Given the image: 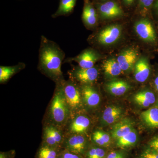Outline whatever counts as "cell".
<instances>
[{
	"instance_id": "cell-1",
	"label": "cell",
	"mask_w": 158,
	"mask_h": 158,
	"mask_svg": "<svg viewBox=\"0 0 158 158\" xmlns=\"http://www.w3.org/2000/svg\"><path fill=\"white\" fill-rule=\"evenodd\" d=\"M65 57V52L59 44L43 35L41 36L37 68L56 84L65 81L61 69Z\"/></svg>"
},
{
	"instance_id": "cell-2",
	"label": "cell",
	"mask_w": 158,
	"mask_h": 158,
	"mask_svg": "<svg viewBox=\"0 0 158 158\" xmlns=\"http://www.w3.org/2000/svg\"><path fill=\"white\" fill-rule=\"evenodd\" d=\"M65 81L56 84L49 113L51 123L61 128L67 124L72 113L64 94L63 83Z\"/></svg>"
},
{
	"instance_id": "cell-3",
	"label": "cell",
	"mask_w": 158,
	"mask_h": 158,
	"mask_svg": "<svg viewBox=\"0 0 158 158\" xmlns=\"http://www.w3.org/2000/svg\"><path fill=\"white\" fill-rule=\"evenodd\" d=\"M122 27L119 25H111L99 30L90 37L93 44L102 46L113 45L120 39Z\"/></svg>"
},
{
	"instance_id": "cell-4",
	"label": "cell",
	"mask_w": 158,
	"mask_h": 158,
	"mask_svg": "<svg viewBox=\"0 0 158 158\" xmlns=\"http://www.w3.org/2000/svg\"><path fill=\"white\" fill-rule=\"evenodd\" d=\"M93 3L98 13L99 19H116L126 15L124 9L118 0H109L104 2Z\"/></svg>"
},
{
	"instance_id": "cell-5",
	"label": "cell",
	"mask_w": 158,
	"mask_h": 158,
	"mask_svg": "<svg viewBox=\"0 0 158 158\" xmlns=\"http://www.w3.org/2000/svg\"><path fill=\"white\" fill-rule=\"evenodd\" d=\"M70 80L81 85H92L98 77V69L95 67L85 69L75 66L68 72Z\"/></svg>"
},
{
	"instance_id": "cell-6",
	"label": "cell",
	"mask_w": 158,
	"mask_h": 158,
	"mask_svg": "<svg viewBox=\"0 0 158 158\" xmlns=\"http://www.w3.org/2000/svg\"><path fill=\"white\" fill-rule=\"evenodd\" d=\"M63 89L65 99L71 112L78 110L83 104L80 87L77 86L75 82L69 79L63 83Z\"/></svg>"
},
{
	"instance_id": "cell-7",
	"label": "cell",
	"mask_w": 158,
	"mask_h": 158,
	"mask_svg": "<svg viewBox=\"0 0 158 158\" xmlns=\"http://www.w3.org/2000/svg\"><path fill=\"white\" fill-rule=\"evenodd\" d=\"M134 29L138 37L144 42L151 44L156 43L157 37L155 30L148 19L144 17L137 21Z\"/></svg>"
},
{
	"instance_id": "cell-8",
	"label": "cell",
	"mask_w": 158,
	"mask_h": 158,
	"mask_svg": "<svg viewBox=\"0 0 158 158\" xmlns=\"http://www.w3.org/2000/svg\"><path fill=\"white\" fill-rule=\"evenodd\" d=\"M101 58L98 52L92 48H88L83 51L77 56L65 59L63 63L76 62L78 66L82 68H91L94 67L97 62Z\"/></svg>"
},
{
	"instance_id": "cell-9",
	"label": "cell",
	"mask_w": 158,
	"mask_h": 158,
	"mask_svg": "<svg viewBox=\"0 0 158 158\" xmlns=\"http://www.w3.org/2000/svg\"><path fill=\"white\" fill-rule=\"evenodd\" d=\"M90 146L83 135H69L65 137L62 148L84 156Z\"/></svg>"
},
{
	"instance_id": "cell-10",
	"label": "cell",
	"mask_w": 158,
	"mask_h": 158,
	"mask_svg": "<svg viewBox=\"0 0 158 158\" xmlns=\"http://www.w3.org/2000/svg\"><path fill=\"white\" fill-rule=\"evenodd\" d=\"M65 138L61 127L51 123L44 129L42 143L51 147L62 148Z\"/></svg>"
},
{
	"instance_id": "cell-11",
	"label": "cell",
	"mask_w": 158,
	"mask_h": 158,
	"mask_svg": "<svg viewBox=\"0 0 158 158\" xmlns=\"http://www.w3.org/2000/svg\"><path fill=\"white\" fill-rule=\"evenodd\" d=\"M82 19L87 28L94 29L98 25L99 20L98 13L94 4L90 0H84Z\"/></svg>"
},
{
	"instance_id": "cell-12",
	"label": "cell",
	"mask_w": 158,
	"mask_h": 158,
	"mask_svg": "<svg viewBox=\"0 0 158 158\" xmlns=\"http://www.w3.org/2000/svg\"><path fill=\"white\" fill-rule=\"evenodd\" d=\"M82 102L86 106L94 108L100 102V96L92 85H81L80 87Z\"/></svg>"
},
{
	"instance_id": "cell-13",
	"label": "cell",
	"mask_w": 158,
	"mask_h": 158,
	"mask_svg": "<svg viewBox=\"0 0 158 158\" xmlns=\"http://www.w3.org/2000/svg\"><path fill=\"white\" fill-rule=\"evenodd\" d=\"M139 52L135 48H129L122 52L117 61L123 71H130L134 68L138 60Z\"/></svg>"
},
{
	"instance_id": "cell-14",
	"label": "cell",
	"mask_w": 158,
	"mask_h": 158,
	"mask_svg": "<svg viewBox=\"0 0 158 158\" xmlns=\"http://www.w3.org/2000/svg\"><path fill=\"white\" fill-rule=\"evenodd\" d=\"M90 125V120L88 116L77 115L71 121L69 132L71 135H83L87 132Z\"/></svg>"
},
{
	"instance_id": "cell-15",
	"label": "cell",
	"mask_w": 158,
	"mask_h": 158,
	"mask_svg": "<svg viewBox=\"0 0 158 158\" xmlns=\"http://www.w3.org/2000/svg\"><path fill=\"white\" fill-rule=\"evenodd\" d=\"M150 66L148 60L145 57L138 59L134 66V77L137 81H146L150 74Z\"/></svg>"
},
{
	"instance_id": "cell-16",
	"label": "cell",
	"mask_w": 158,
	"mask_h": 158,
	"mask_svg": "<svg viewBox=\"0 0 158 158\" xmlns=\"http://www.w3.org/2000/svg\"><path fill=\"white\" fill-rule=\"evenodd\" d=\"M134 123L128 118L119 120L113 125L111 130V135L113 139L117 140L134 130Z\"/></svg>"
},
{
	"instance_id": "cell-17",
	"label": "cell",
	"mask_w": 158,
	"mask_h": 158,
	"mask_svg": "<svg viewBox=\"0 0 158 158\" xmlns=\"http://www.w3.org/2000/svg\"><path fill=\"white\" fill-rule=\"evenodd\" d=\"M123 112L119 107L111 106L106 108L102 113L101 118V123L107 126L115 124L122 116Z\"/></svg>"
},
{
	"instance_id": "cell-18",
	"label": "cell",
	"mask_w": 158,
	"mask_h": 158,
	"mask_svg": "<svg viewBox=\"0 0 158 158\" xmlns=\"http://www.w3.org/2000/svg\"><path fill=\"white\" fill-rule=\"evenodd\" d=\"M128 82L122 80H114L108 82L105 85L106 90L115 96H122L131 89Z\"/></svg>"
},
{
	"instance_id": "cell-19",
	"label": "cell",
	"mask_w": 158,
	"mask_h": 158,
	"mask_svg": "<svg viewBox=\"0 0 158 158\" xmlns=\"http://www.w3.org/2000/svg\"><path fill=\"white\" fill-rule=\"evenodd\" d=\"M26 64L23 62H19L12 66H0V83L5 84L13 76L25 68Z\"/></svg>"
},
{
	"instance_id": "cell-20",
	"label": "cell",
	"mask_w": 158,
	"mask_h": 158,
	"mask_svg": "<svg viewBox=\"0 0 158 158\" xmlns=\"http://www.w3.org/2000/svg\"><path fill=\"white\" fill-rule=\"evenodd\" d=\"M134 100L138 106L147 108L154 105L156 102L155 94L149 90H144L136 93L134 97Z\"/></svg>"
},
{
	"instance_id": "cell-21",
	"label": "cell",
	"mask_w": 158,
	"mask_h": 158,
	"mask_svg": "<svg viewBox=\"0 0 158 158\" xmlns=\"http://www.w3.org/2000/svg\"><path fill=\"white\" fill-rule=\"evenodd\" d=\"M141 119L151 128H158V108L153 107L141 113Z\"/></svg>"
},
{
	"instance_id": "cell-22",
	"label": "cell",
	"mask_w": 158,
	"mask_h": 158,
	"mask_svg": "<svg viewBox=\"0 0 158 158\" xmlns=\"http://www.w3.org/2000/svg\"><path fill=\"white\" fill-rule=\"evenodd\" d=\"M77 0H60L57 11L52 15L53 18L60 16H68L73 12Z\"/></svg>"
},
{
	"instance_id": "cell-23",
	"label": "cell",
	"mask_w": 158,
	"mask_h": 158,
	"mask_svg": "<svg viewBox=\"0 0 158 158\" xmlns=\"http://www.w3.org/2000/svg\"><path fill=\"white\" fill-rule=\"evenodd\" d=\"M102 68L105 75L108 77H116L121 74V67L117 59H110L104 61L102 64Z\"/></svg>"
},
{
	"instance_id": "cell-24",
	"label": "cell",
	"mask_w": 158,
	"mask_h": 158,
	"mask_svg": "<svg viewBox=\"0 0 158 158\" xmlns=\"http://www.w3.org/2000/svg\"><path fill=\"white\" fill-rule=\"evenodd\" d=\"M138 139V135L134 129L127 135L116 140V145L121 149H128L135 146Z\"/></svg>"
},
{
	"instance_id": "cell-25",
	"label": "cell",
	"mask_w": 158,
	"mask_h": 158,
	"mask_svg": "<svg viewBox=\"0 0 158 158\" xmlns=\"http://www.w3.org/2000/svg\"><path fill=\"white\" fill-rule=\"evenodd\" d=\"M62 149L42 143L37 150L35 158H59Z\"/></svg>"
},
{
	"instance_id": "cell-26",
	"label": "cell",
	"mask_w": 158,
	"mask_h": 158,
	"mask_svg": "<svg viewBox=\"0 0 158 158\" xmlns=\"http://www.w3.org/2000/svg\"><path fill=\"white\" fill-rule=\"evenodd\" d=\"M91 141L94 145L102 148L109 147L111 144L110 136L101 130H97L91 136Z\"/></svg>"
},
{
	"instance_id": "cell-27",
	"label": "cell",
	"mask_w": 158,
	"mask_h": 158,
	"mask_svg": "<svg viewBox=\"0 0 158 158\" xmlns=\"http://www.w3.org/2000/svg\"><path fill=\"white\" fill-rule=\"evenodd\" d=\"M156 0H138L135 8L136 13L145 16L150 14Z\"/></svg>"
},
{
	"instance_id": "cell-28",
	"label": "cell",
	"mask_w": 158,
	"mask_h": 158,
	"mask_svg": "<svg viewBox=\"0 0 158 158\" xmlns=\"http://www.w3.org/2000/svg\"><path fill=\"white\" fill-rule=\"evenodd\" d=\"M106 152L104 148L94 145L90 146L84 155V158H106Z\"/></svg>"
},
{
	"instance_id": "cell-29",
	"label": "cell",
	"mask_w": 158,
	"mask_h": 158,
	"mask_svg": "<svg viewBox=\"0 0 158 158\" xmlns=\"http://www.w3.org/2000/svg\"><path fill=\"white\" fill-rule=\"evenodd\" d=\"M59 158H84V157L81 155L62 148L60 152Z\"/></svg>"
},
{
	"instance_id": "cell-30",
	"label": "cell",
	"mask_w": 158,
	"mask_h": 158,
	"mask_svg": "<svg viewBox=\"0 0 158 158\" xmlns=\"http://www.w3.org/2000/svg\"><path fill=\"white\" fill-rule=\"evenodd\" d=\"M139 158H158V152L147 147L141 152Z\"/></svg>"
},
{
	"instance_id": "cell-31",
	"label": "cell",
	"mask_w": 158,
	"mask_h": 158,
	"mask_svg": "<svg viewBox=\"0 0 158 158\" xmlns=\"http://www.w3.org/2000/svg\"><path fill=\"white\" fill-rule=\"evenodd\" d=\"M123 8L127 9H132L134 7L136 8L138 0H118Z\"/></svg>"
},
{
	"instance_id": "cell-32",
	"label": "cell",
	"mask_w": 158,
	"mask_h": 158,
	"mask_svg": "<svg viewBox=\"0 0 158 158\" xmlns=\"http://www.w3.org/2000/svg\"><path fill=\"white\" fill-rule=\"evenodd\" d=\"M127 154L122 151H114L111 152L107 155L106 158H127Z\"/></svg>"
},
{
	"instance_id": "cell-33",
	"label": "cell",
	"mask_w": 158,
	"mask_h": 158,
	"mask_svg": "<svg viewBox=\"0 0 158 158\" xmlns=\"http://www.w3.org/2000/svg\"><path fill=\"white\" fill-rule=\"evenodd\" d=\"M147 147L158 152V135L154 136L150 140Z\"/></svg>"
},
{
	"instance_id": "cell-34",
	"label": "cell",
	"mask_w": 158,
	"mask_h": 158,
	"mask_svg": "<svg viewBox=\"0 0 158 158\" xmlns=\"http://www.w3.org/2000/svg\"><path fill=\"white\" fill-rule=\"evenodd\" d=\"M15 151L11 150L8 152H0V158H15Z\"/></svg>"
},
{
	"instance_id": "cell-35",
	"label": "cell",
	"mask_w": 158,
	"mask_h": 158,
	"mask_svg": "<svg viewBox=\"0 0 158 158\" xmlns=\"http://www.w3.org/2000/svg\"><path fill=\"white\" fill-rule=\"evenodd\" d=\"M152 11H153L157 15H158V0H156L153 7Z\"/></svg>"
},
{
	"instance_id": "cell-36",
	"label": "cell",
	"mask_w": 158,
	"mask_h": 158,
	"mask_svg": "<svg viewBox=\"0 0 158 158\" xmlns=\"http://www.w3.org/2000/svg\"><path fill=\"white\" fill-rule=\"evenodd\" d=\"M154 85V87L156 90L158 92V76L155 79Z\"/></svg>"
},
{
	"instance_id": "cell-37",
	"label": "cell",
	"mask_w": 158,
	"mask_h": 158,
	"mask_svg": "<svg viewBox=\"0 0 158 158\" xmlns=\"http://www.w3.org/2000/svg\"><path fill=\"white\" fill-rule=\"evenodd\" d=\"M108 1H109V0H93L92 2L93 3H102Z\"/></svg>"
},
{
	"instance_id": "cell-38",
	"label": "cell",
	"mask_w": 158,
	"mask_h": 158,
	"mask_svg": "<svg viewBox=\"0 0 158 158\" xmlns=\"http://www.w3.org/2000/svg\"><path fill=\"white\" fill-rule=\"evenodd\" d=\"M153 107H156L158 108V100H157L156 102L154 105Z\"/></svg>"
}]
</instances>
